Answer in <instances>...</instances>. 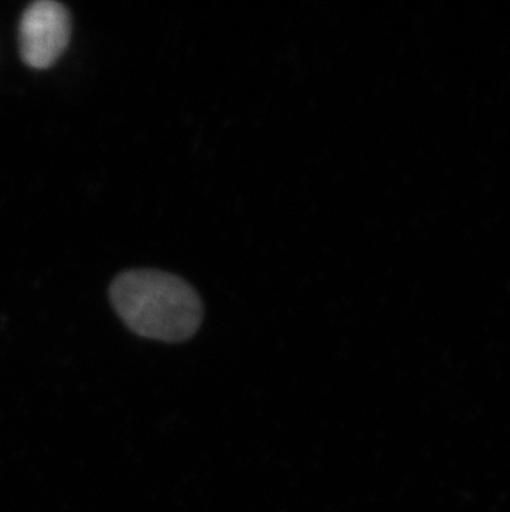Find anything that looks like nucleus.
Returning <instances> with one entry per match:
<instances>
[{"mask_svg": "<svg viewBox=\"0 0 510 512\" xmlns=\"http://www.w3.org/2000/svg\"><path fill=\"white\" fill-rule=\"evenodd\" d=\"M72 22L68 10L53 0H39L20 19V55L29 67H52L70 42Z\"/></svg>", "mask_w": 510, "mask_h": 512, "instance_id": "obj_2", "label": "nucleus"}, {"mask_svg": "<svg viewBox=\"0 0 510 512\" xmlns=\"http://www.w3.org/2000/svg\"><path fill=\"white\" fill-rule=\"evenodd\" d=\"M110 297L126 327L145 339L184 342L203 320L198 292L166 272H125L111 284Z\"/></svg>", "mask_w": 510, "mask_h": 512, "instance_id": "obj_1", "label": "nucleus"}]
</instances>
